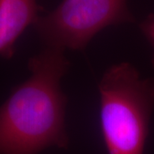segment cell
<instances>
[{
	"mask_svg": "<svg viewBox=\"0 0 154 154\" xmlns=\"http://www.w3.org/2000/svg\"><path fill=\"white\" fill-rule=\"evenodd\" d=\"M36 0H0V57L15 54L18 38L38 19Z\"/></svg>",
	"mask_w": 154,
	"mask_h": 154,
	"instance_id": "277c9868",
	"label": "cell"
},
{
	"mask_svg": "<svg viewBox=\"0 0 154 154\" xmlns=\"http://www.w3.org/2000/svg\"><path fill=\"white\" fill-rule=\"evenodd\" d=\"M140 28L144 36L152 48V65L154 69V15H150L140 24Z\"/></svg>",
	"mask_w": 154,
	"mask_h": 154,
	"instance_id": "5b68a950",
	"label": "cell"
},
{
	"mask_svg": "<svg viewBox=\"0 0 154 154\" xmlns=\"http://www.w3.org/2000/svg\"><path fill=\"white\" fill-rule=\"evenodd\" d=\"M99 126L108 154H144L154 109V78L122 62L101 77Z\"/></svg>",
	"mask_w": 154,
	"mask_h": 154,
	"instance_id": "7a4b0ae2",
	"label": "cell"
},
{
	"mask_svg": "<svg viewBox=\"0 0 154 154\" xmlns=\"http://www.w3.org/2000/svg\"><path fill=\"white\" fill-rule=\"evenodd\" d=\"M134 21L127 0H62L33 25L45 47L83 51L103 29Z\"/></svg>",
	"mask_w": 154,
	"mask_h": 154,
	"instance_id": "3957f363",
	"label": "cell"
},
{
	"mask_svg": "<svg viewBox=\"0 0 154 154\" xmlns=\"http://www.w3.org/2000/svg\"><path fill=\"white\" fill-rule=\"evenodd\" d=\"M70 65L64 51L45 47L28 61L31 75L0 106V154H38L69 147L67 96L61 80Z\"/></svg>",
	"mask_w": 154,
	"mask_h": 154,
	"instance_id": "6da1fadb",
	"label": "cell"
}]
</instances>
